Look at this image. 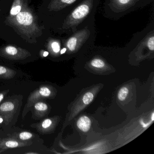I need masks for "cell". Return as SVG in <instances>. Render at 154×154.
Instances as JSON below:
<instances>
[{"label":"cell","instance_id":"obj_9","mask_svg":"<svg viewBox=\"0 0 154 154\" xmlns=\"http://www.w3.org/2000/svg\"><path fill=\"white\" fill-rule=\"evenodd\" d=\"M34 109L38 117H42L44 114L47 111L48 106L47 104L42 101H38L34 104Z\"/></svg>","mask_w":154,"mask_h":154},{"label":"cell","instance_id":"obj_17","mask_svg":"<svg viewBox=\"0 0 154 154\" xmlns=\"http://www.w3.org/2000/svg\"><path fill=\"white\" fill-rule=\"evenodd\" d=\"M50 47L52 51L54 53H59L60 50V46L57 41H53L50 44Z\"/></svg>","mask_w":154,"mask_h":154},{"label":"cell","instance_id":"obj_11","mask_svg":"<svg viewBox=\"0 0 154 154\" xmlns=\"http://www.w3.org/2000/svg\"><path fill=\"white\" fill-rule=\"evenodd\" d=\"M24 143L23 142H20L15 140L8 139V140H5V141L2 143L1 146L6 148H13L25 146Z\"/></svg>","mask_w":154,"mask_h":154},{"label":"cell","instance_id":"obj_3","mask_svg":"<svg viewBox=\"0 0 154 154\" xmlns=\"http://www.w3.org/2000/svg\"><path fill=\"white\" fill-rule=\"evenodd\" d=\"M91 11L89 2H85L79 5L73 11L68 19V22L72 24L76 23L84 18Z\"/></svg>","mask_w":154,"mask_h":154},{"label":"cell","instance_id":"obj_15","mask_svg":"<svg viewBox=\"0 0 154 154\" xmlns=\"http://www.w3.org/2000/svg\"><path fill=\"white\" fill-rule=\"evenodd\" d=\"M92 66L97 68H103L105 66V63L102 60L98 58L94 59L91 62Z\"/></svg>","mask_w":154,"mask_h":154},{"label":"cell","instance_id":"obj_6","mask_svg":"<svg viewBox=\"0 0 154 154\" xmlns=\"http://www.w3.org/2000/svg\"><path fill=\"white\" fill-rule=\"evenodd\" d=\"M77 126L82 131L85 132H87L91 128V119L87 116H82L77 121Z\"/></svg>","mask_w":154,"mask_h":154},{"label":"cell","instance_id":"obj_22","mask_svg":"<svg viewBox=\"0 0 154 154\" xmlns=\"http://www.w3.org/2000/svg\"><path fill=\"white\" fill-rule=\"evenodd\" d=\"M48 54H49L48 52L45 51V52H44V54H43V56H44V57H46L48 56Z\"/></svg>","mask_w":154,"mask_h":154},{"label":"cell","instance_id":"obj_20","mask_svg":"<svg viewBox=\"0 0 154 154\" xmlns=\"http://www.w3.org/2000/svg\"><path fill=\"white\" fill-rule=\"evenodd\" d=\"M5 92H1L0 93V103L2 102L3 99H4V97H5Z\"/></svg>","mask_w":154,"mask_h":154},{"label":"cell","instance_id":"obj_13","mask_svg":"<svg viewBox=\"0 0 154 154\" xmlns=\"http://www.w3.org/2000/svg\"><path fill=\"white\" fill-rule=\"evenodd\" d=\"M78 41L77 38L75 37L71 38L67 41L66 46L69 50L71 51H74L76 48V45H77Z\"/></svg>","mask_w":154,"mask_h":154},{"label":"cell","instance_id":"obj_24","mask_svg":"<svg viewBox=\"0 0 154 154\" xmlns=\"http://www.w3.org/2000/svg\"><path fill=\"white\" fill-rule=\"evenodd\" d=\"M152 120H154V114H152Z\"/></svg>","mask_w":154,"mask_h":154},{"label":"cell","instance_id":"obj_16","mask_svg":"<svg viewBox=\"0 0 154 154\" xmlns=\"http://www.w3.org/2000/svg\"><path fill=\"white\" fill-rule=\"evenodd\" d=\"M33 137V134L28 131H23L19 134V138L22 140H28Z\"/></svg>","mask_w":154,"mask_h":154},{"label":"cell","instance_id":"obj_10","mask_svg":"<svg viewBox=\"0 0 154 154\" xmlns=\"http://www.w3.org/2000/svg\"><path fill=\"white\" fill-rule=\"evenodd\" d=\"M53 124V121L51 119H45L38 124V130L41 132H46L51 128Z\"/></svg>","mask_w":154,"mask_h":154},{"label":"cell","instance_id":"obj_4","mask_svg":"<svg viewBox=\"0 0 154 154\" xmlns=\"http://www.w3.org/2000/svg\"><path fill=\"white\" fill-rule=\"evenodd\" d=\"M51 93V90L48 87L41 86L39 89L35 90L31 94L28 100L27 104L26 107L29 108L37 102L39 101V100L50 97Z\"/></svg>","mask_w":154,"mask_h":154},{"label":"cell","instance_id":"obj_1","mask_svg":"<svg viewBox=\"0 0 154 154\" xmlns=\"http://www.w3.org/2000/svg\"><path fill=\"white\" fill-rule=\"evenodd\" d=\"M7 20L20 33L30 39L39 36L42 33L36 16L26 7L16 16H9Z\"/></svg>","mask_w":154,"mask_h":154},{"label":"cell","instance_id":"obj_23","mask_svg":"<svg viewBox=\"0 0 154 154\" xmlns=\"http://www.w3.org/2000/svg\"><path fill=\"white\" fill-rule=\"evenodd\" d=\"M3 119L2 118H0V123H2L3 122Z\"/></svg>","mask_w":154,"mask_h":154},{"label":"cell","instance_id":"obj_7","mask_svg":"<svg viewBox=\"0 0 154 154\" xmlns=\"http://www.w3.org/2000/svg\"><path fill=\"white\" fill-rule=\"evenodd\" d=\"M26 7L23 0H14L10 12V16H16Z\"/></svg>","mask_w":154,"mask_h":154},{"label":"cell","instance_id":"obj_5","mask_svg":"<svg viewBox=\"0 0 154 154\" xmlns=\"http://www.w3.org/2000/svg\"><path fill=\"white\" fill-rule=\"evenodd\" d=\"M16 104L11 101H7L0 105V115L7 118L11 117L16 110Z\"/></svg>","mask_w":154,"mask_h":154},{"label":"cell","instance_id":"obj_2","mask_svg":"<svg viewBox=\"0 0 154 154\" xmlns=\"http://www.w3.org/2000/svg\"><path fill=\"white\" fill-rule=\"evenodd\" d=\"M1 57L13 61L24 60L30 56L28 51L21 48L12 45H7L0 49Z\"/></svg>","mask_w":154,"mask_h":154},{"label":"cell","instance_id":"obj_8","mask_svg":"<svg viewBox=\"0 0 154 154\" xmlns=\"http://www.w3.org/2000/svg\"><path fill=\"white\" fill-rule=\"evenodd\" d=\"M15 71L3 66L0 65V79H11L15 76Z\"/></svg>","mask_w":154,"mask_h":154},{"label":"cell","instance_id":"obj_12","mask_svg":"<svg viewBox=\"0 0 154 154\" xmlns=\"http://www.w3.org/2000/svg\"><path fill=\"white\" fill-rule=\"evenodd\" d=\"M94 98L93 93L91 92H88L84 95L82 98V106H86L92 102Z\"/></svg>","mask_w":154,"mask_h":154},{"label":"cell","instance_id":"obj_19","mask_svg":"<svg viewBox=\"0 0 154 154\" xmlns=\"http://www.w3.org/2000/svg\"><path fill=\"white\" fill-rule=\"evenodd\" d=\"M131 0H118V2L119 4L125 5L128 3Z\"/></svg>","mask_w":154,"mask_h":154},{"label":"cell","instance_id":"obj_18","mask_svg":"<svg viewBox=\"0 0 154 154\" xmlns=\"http://www.w3.org/2000/svg\"><path fill=\"white\" fill-rule=\"evenodd\" d=\"M148 47L149 49L151 51H154V37L152 36L150 37L148 40L147 44Z\"/></svg>","mask_w":154,"mask_h":154},{"label":"cell","instance_id":"obj_21","mask_svg":"<svg viewBox=\"0 0 154 154\" xmlns=\"http://www.w3.org/2000/svg\"><path fill=\"white\" fill-rule=\"evenodd\" d=\"M66 51V48H63V49H62V50L61 51V54H64L65 53Z\"/></svg>","mask_w":154,"mask_h":154},{"label":"cell","instance_id":"obj_14","mask_svg":"<svg viewBox=\"0 0 154 154\" xmlns=\"http://www.w3.org/2000/svg\"><path fill=\"white\" fill-rule=\"evenodd\" d=\"M128 89L126 87H123L119 90L118 94V98L120 101L124 100L128 94Z\"/></svg>","mask_w":154,"mask_h":154}]
</instances>
